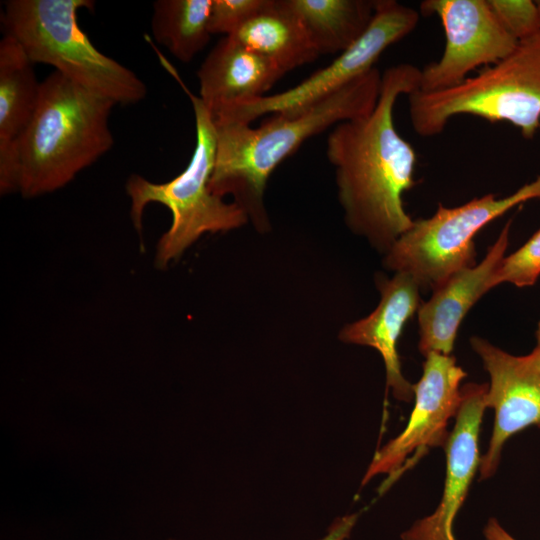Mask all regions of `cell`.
<instances>
[{
	"label": "cell",
	"mask_w": 540,
	"mask_h": 540,
	"mask_svg": "<svg viewBox=\"0 0 540 540\" xmlns=\"http://www.w3.org/2000/svg\"><path fill=\"white\" fill-rule=\"evenodd\" d=\"M420 78L412 64L388 67L372 112L338 123L327 138L347 225L385 253L414 223L402 197L415 185L417 155L395 128L394 107L419 89Z\"/></svg>",
	"instance_id": "cell-1"
},
{
	"label": "cell",
	"mask_w": 540,
	"mask_h": 540,
	"mask_svg": "<svg viewBox=\"0 0 540 540\" xmlns=\"http://www.w3.org/2000/svg\"><path fill=\"white\" fill-rule=\"evenodd\" d=\"M381 78L374 67L299 114H271L257 128L213 119L217 146L211 191L222 198L231 194L263 228L267 225L263 195L274 169L312 136L370 114L379 98Z\"/></svg>",
	"instance_id": "cell-2"
},
{
	"label": "cell",
	"mask_w": 540,
	"mask_h": 540,
	"mask_svg": "<svg viewBox=\"0 0 540 540\" xmlns=\"http://www.w3.org/2000/svg\"><path fill=\"white\" fill-rule=\"evenodd\" d=\"M115 103L53 71L41 82L34 114L9 161L0 167L1 195L54 192L107 153Z\"/></svg>",
	"instance_id": "cell-3"
},
{
	"label": "cell",
	"mask_w": 540,
	"mask_h": 540,
	"mask_svg": "<svg viewBox=\"0 0 540 540\" xmlns=\"http://www.w3.org/2000/svg\"><path fill=\"white\" fill-rule=\"evenodd\" d=\"M163 65L191 100L196 128L195 147L187 167L172 180L154 183L133 174L125 186L131 200L132 223L140 233L143 212L148 204L160 203L172 214L171 226L156 246L155 266L158 269H165L204 233L236 229L249 219L238 204L226 203L211 191L217 146L212 114L199 96L188 90L173 67L167 61Z\"/></svg>",
	"instance_id": "cell-4"
},
{
	"label": "cell",
	"mask_w": 540,
	"mask_h": 540,
	"mask_svg": "<svg viewBox=\"0 0 540 540\" xmlns=\"http://www.w3.org/2000/svg\"><path fill=\"white\" fill-rule=\"evenodd\" d=\"M91 0H8L1 14L5 34L14 37L33 63L48 64L88 91L115 104L130 105L147 94L129 68L103 54L78 23Z\"/></svg>",
	"instance_id": "cell-5"
},
{
	"label": "cell",
	"mask_w": 540,
	"mask_h": 540,
	"mask_svg": "<svg viewBox=\"0 0 540 540\" xmlns=\"http://www.w3.org/2000/svg\"><path fill=\"white\" fill-rule=\"evenodd\" d=\"M408 103L411 125L422 137L442 133L453 117L471 115L505 121L531 140L540 129V32L453 87L415 90Z\"/></svg>",
	"instance_id": "cell-6"
},
{
	"label": "cell",
	"mask_w": 540,
	"mask_h": 540,
	"mask_svg": "<svg viewBox=\"0 0 540 540\" xmlns=\"http://www.w3.org/2000/svg\"><path fill=\"white\" fill-rule=\"evenodd\" d=\"M532 199H540V174L503 198L486 194L452 208L439 203L431 217L414 220L386 253L384 263L433 291L453 273L475 265L474 237L482 228Z\"/></svg>",
	"instance_id": "cell-7"
},
{
	"label": "cell",
	"mask_w": 540,
	"mask_h": 540,
	"mask_svg": "<svg viewBox=\"0 0 540 540\" xmlns=\"http://www.w3.org/2000/svg\"><path fill=\"white\" fill-rule=\"evenodd\" d=\"M419 12L395 0H376L364 34L329 65L286 91L223 108L215 121L249 124L271 114L296 115L374 68L380 55L415 30Z\"/></svg>",
	"instance_id": "cell-8"
},
{
	"label": "cell",
	"mask_w": 540,
	"mask_h": 540,
	"mask_svg": "<svg viewBox=\"0 0 540 540\" xmlns=\"http://www.w3.org/2000/svg\"><path fill=\"white\" fill-rule=\"evenodd\" d=\"M420 12L436 15L445 34L440 59L421 69V91L453 87L476 68L499 62L518 44L502 26L488 0H425L420 4Z\"/></svg>",
	"instance_id": "cell-9"
},
{
	"label": "cell",
	"mask_w": 540,
	"mask_h": 540,
	"mask_svg": "<svg viewBox=\"0 0 540 540\" xmlns=\"http://www.w3.org/2000/svg\"><path fill=\"white\" fill-rule=\"evenodd\" d=\"M466 372L451 355L431 352L425 356L423 372L414 385L415 404L403 431L374 455L362 485L381 473L397 474L407 457L428 448L445 447L449 421L461 403V382Z\"/></svg>",
	"instance_id": "cell-10"
},
{
	"label": "cell",
	"mask_w": 540,
	"mask_h": 540,
	"mask_svg": "<svg viewBox=\"0 0 540 540\" xmlns=\"http://www.w3.org/2000/svg\"><path fill=\"white\" fill-rule=\"evenodd\" d=\"M472 349L490 376L486 407L494 410V425L486 453L481 456L480 479L495 474L506 441L527 427H540V371L524 356L512 355L473 336Z\"/></svg>",
	"instance_id": "cell-11"
},
{
	"label": "cell",
	"mask_w": 540,
	"mask_h": 540,
	"mask_svg": "<svg viewBox=\"0 0 540 540\" xmlns=\"http://www.w3.org/2000/svg\"><path fill=\"white\" fill-rule=\"evenodd\" d=\"M487 384L461 387V403L455 425L444 447L446 476L442 498L435 511L401 534L402 540H456L453 524L470 485L479 471V436L486 407Z\"/></svg>",
	"instance_id": "cell-12"
},
{
	"label": "cell",
	"mask_w": 540,
	"mask_h": 540,
	"mask_svg": "<svg viewBox=\"0 0 540 540\" xmlns=\"http://www.w3.org/2000/svg\"><path fill=\"white\" fill-rule=\"evenodd\" d=\"M509 220L479 264L463 268L433 290L430 299L417 311L418 348L422 355L431 352L450 355L458 328L471 307L493 288V275L505 256L511 228Z\"/></svg>",
	"instance_id": "cell-13"
},
{
	"label": "cell",
	"mask_w": 540,
	"mask_h": 540,
	"mask_svg": "<svg viewBox=\"0 0 540 540\" xmlns=\"http://www.w3.org/2000/svg\"><path fill=\"white\" fill-rule=\"evenodd\" d=\"M378 288L381 294L378 306L365 318L346 325L340 339L376 349L384 360L387 386L393 396L411 402L414 384L403 376L397 343L403 327L421 305V288L412 276L401 272L391 279L380 278Z\"/></svg>",
	"instance_id": "cell-14"
},
{
	"label": "cell",
	"mask_w": 540,
	"mask_h": 540,
	"mask_svg": "<svg viewBox=\"0 0 540 540\" xmlns=\"http://www.w3.org/2000/svg\"><path fill=\"white\" fill-rule=\"evenodd\" d=\"M283 75L273 62L225 36L199 67V98L211 113H215L265 96Z\"/></svg>",
	"instance_id": "cell-15"
},
{
	"label": "cell",
	"mask_w": 540,
	"mask_h": 540,
	"mask_svg": "<svg viewBox=\"0 0 540 540\" xmlns=\"http://www.w3.org/2000/svg\"><path fill=\"white\" fill-rule=\"evenodd\" d=\"M228 36L273 62L284 74L319 56L286 0H265L257 14Z\"/></svg>",
	"instance_id": "cell-16"
},
{
	"label": "cell",
	"mask_w": 540,
	"mask_h": 540,
	"mask_svg": "<svg viewBox=\"0 0 540 540\" xmlns=\"http://www.w3.org/2000/svg\"><path fill=\"white\" fill-rule=\"evenodd\" d=\"M33 64L20 43L4 34L0 42V167L11 158L38 103L41 82Z\"/></svg>",
	"instance_id": "cell-17"
},
{
	"label": "cell",
	"mask_w": 540,
	"mask_h": 540,
	"mask_svg": "<svg viewBox=\"0 0 540 540\" xmlns=\"http://www.w3.org/2000/svg\"><path fill=\"white\" fill-rule=\"evenodd\" d=\"M320 54L342 53L367 30L376 0H286Z\"/></svg>",
	"instance_id": "cell-18"
},
{
	"label": "cell",
	"mask_w": 540,
	"mask_h": 540,
	"mask_svg": "<svg viewBox=\"0 0 540 540\" xmlns=\"http://www.w3.org/2000/svg\"><path fill=\"white\" fill-rule=\"evenodd\" d=\"M212 0H157L153 3L154 39L179 61L189 63L208 44Z\"/></svg>",
	"instance_id": "cell-19"
},
{
	"label": "cell",
	"mask_w": 540,
	"mask_h": 540,
	"mask_svg": "<svg viewBox=\"0 0 540 540\" xmlns=\"http://www.w3.org/2000/svg\"><path fill=\"white\" fill-rule=\"evenodd\" d=\"M540 276V228L515 252L504 256L492 279L493 288L501 283L516 287L533 286Z\"/></svg>",
	"instance_id": "cell-20"
},
{
	"label": "cell",
	"mask_w": 540,
	"mask_h": 540,
	"mask_svg": "<svg viewBox=\"0 0 540 540\" xmlns=\"http://www.w3.org/2000/svg\"><path fill=\"white\" fill-rule=\"evenodd\" d=\"M494 14L518 42L540 32L538 10L532 0H488Z\"/></svg>",
	"instance_id": "cell-21"
},
{
	"label": "cell",
	"mask_w": 540,
	"mask_h": 540,
	"mask_svg": "<svg viewBox=\"0 0 540 540\" xmlns=\"http://www.w3.org/2000/svg\"><path fill=\"white\" fill-rule=\"evenodd\" d=\"M264 4L265 0H212L209 14L211 34H233Z\"/></svg>",
	"instance_id": "cell-22"
},
{
	"label": "cell",
	"mask_w": 540,
	"mask_h": 540,
	"mask_svg": "<svg viewBox=\"0 0 540 540\" xmlns=\"http://www.w3.org/2000/svg\"><path fill=\"white\" fill-rule=\"evenodd\" d=\"M358 514H351L337 519L325 537L321 540H344L347 538L355 525Z\"/></svg>",
	"instance_id": "cell-23"
},
{
	"label": "cell",
	"mask_w": 540,
	"mask_h": 540,
	"mask_svg": "<svg viewBox=\"0 0 540 540\" xmlns=\"http://www.w3.org/2000/svg\"><path fill=\"white\" fill-rule=\"evenodd\" d=\"M483 535L485 540H516L501 526L496 518H490L487 521L483 529Z\"/></svg>",
	"instance_id": "cell-24"
},
{
	"label": "cell",
	"mask_w": 540,
	"mask_h": 540,
	"mask_svg": "<svg viewBox=\"0 0 540 540\" xmlns=\"http://www.w3.org/2000/svg\"><path fill=\"white\" fill-rule=\"evenodd\" d=\"M536 344L533 350L526 355L528 361L540 371V321L536 329Z\"/></svg>",
	"instance_id": "cell-25"
},
{
	"label": "cell",
	"mask_w": 540,
	"mask_h": 540,
	"mask_svg": "<svg viewBox=\"0 0 540 540\" xmlns=\"http://www.w3.org/2000/svg\"><path fill=\"white\" fill-rule=\"evenodd\" d=\"M535 3L537 5V10H538V20H539V29H540V0L535 1Z\"/></svg>",
	"instance_id": "cell-26"
},
{
	"label": "cell",
	"mask_w": 540,
	"mask_h": 540,
	"mask_svg": "<svg viewBox=\"0 0 540 540\" xmlns=\"http://www.w3.org/2000/svg\"><path fill=\"white\" fill-rule=\"evenodd\" d=\"M539 132H540V129H539Z\"/></svg>",
	"instance_id": "cell-27"
}]
</instances>
